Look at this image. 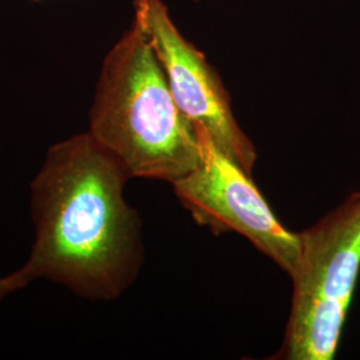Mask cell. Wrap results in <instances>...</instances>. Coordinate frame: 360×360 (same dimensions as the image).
<instances>
[{
	"label": "cell",
	"instance_id": "ba28073f",
	"mask_svg": "<svg viewBox=\"0 0 360 360\" xmlns=\"http://www.w3.org/2000/svg\"><path fill=\"white\" fill-rule=\"evenodd\" d=\"M193 1H199V0H193Z\"/></svg>",
	"mask_w": 360,
	"mask_h": 360
},
{
	"label": "cell",
	"instance_id": "3957f363",
	"mask_svg": "<svg viewBox=\"0 0 360 360\" xmlns=\"http://www.w3.org/2000/svg\"><path fill=\"white\" fill-rule=\"evenodd\" d=\"M283 347L276 358L333 360L360 274V191L299 233Z\"/></svg>",
	"mask_w": 360,
	"mask_h": 360
},
{
	"label": "cell",
	"instance_id": "277c9868",
	"mask_svg": "<svg viewBox=\"0 0 360 360\" xmlns=\"http://www.w3.org/2000/svg\"><path fill=\"white\" fill-rule=\"evenodd\" d=\"M195 129L200 160L191 172L172 183L180 205L212 233L245 236L291 276L299 257V233L282 224L251 175L224 154L205 129Z\"/></svg>",
	"mask_w": 360,
	"mask_h": 360
},
{
	"label": "cell",
	"instance_id": "8992f818",
	"mask_svg": "<svg viewBox=\"0 0 360 360\" xmlns=\"http://www.w3.org/2000/svg\"><path fill=\"white\" fill-rule=\"evenodd\" d=\"M28 283H30V279L27 278L26 274L22 269L15 271L11 275L0 278V302L6 296L25 288Z\"/></svg>",
	"mask_w": 360,
	"mask_h": 360
},
{
	"label": "cell",
	"instance_id": "5b68a950",
	"mask_svg": "<svg viewBox=\"0 0 360 360\" xmlns=\"http://www.w3.org/2000/svg\"><path fill=\"white\" fill-rule=\"evenodd\" d=\"M134 10L183 115L251 175L257 148L233 115L231 96L217 68L181 35L163 0H134Z\"/></svg>",
	"mask_w": 360,
	"mask_h": 360
},
{
	"label": "cell",
	"instance_id": "6da1fadb",
	"mask_svg": "<svg viewBox=\"0 0 360 360\" xmlns=\"http://www.w3.org/2000/svg\"><path fill=\"white\" fill-rule=\"evenodd\" d=\"M127 171L90 132L55 143L31 183L35 242L22 267L90 300H114L143 262L142 220L124 199Z\"/></svg>",
	"mask_w": 360,
	"mask_h": 360
},
{
	"label": "cell",
	"instance_id": "7a4b0ae2",
	"mask_svg": "<svg viewBox=\"0 0 360 360\" xmlns=\"http://www.w3.org/2000/svg\"><path fill=\"white\" fill-rule=\"evenodd\" d=\"M89 132L129 178L172 184L200 160L196 129L180 111L165 70L135 19L104 58Z\"/></svg>",
	"mask_w": 360,
	"mask_h": 360
},
{
	"label": "cell",
	"instance_id": "52a82bcc",
	"mask_svg": "<svg viewBox=\"0 0 360 360\" xmlns=\"http://www.w3.org/2000/svg\"><path fill=\"white\" fill-rule=\"evenodd\" d=\"M32 1H39V0H32Z\"/></svg>",
	"mask_w": 360,
	"mask_h": 360
}]
</instances>
